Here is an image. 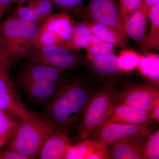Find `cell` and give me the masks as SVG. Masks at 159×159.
<instances>
[{"instance_id": "1", "label": "cell", "mask_w": 159, "mask_h": 159, "mask_svg": "<svg viewBox=\"0 0 159 159\" xmlns=\"http://www.w3.org/2000/svg\"><path fill=\"white\" fill-rule=\"evenodd\" d=\"M95 90L92 84L83 80L67 81L59 86L42 118L56 129L73 126L82 115Z\"/></svg>"}, {"instance_id": "2", "label": "cell", "mask_w": 159, "mask_h": 159, "mask_svg": "<svg viewBox=\"0 0 159 159\" xmlns=\"http://www.w3.org/2000/svg\"><path fill=\"white\" fill-rule=\"evenodd\" d=\"M120 92L113 83L95 90L83 112L78 131L80 140H85L90 133L105 122L118 102Z\"/></svg>"}, {"instance_id": "3", "label": "cell", "mask_w": 159, "mask_h": 159, "mask_svg": "<svg viewBox=\"0 0 159 159\" xmlns=\"http://www.w3.org/2000/svg\"><path fill=\"white\" fill-rule=\"evenodd\" d=\"M40 26L13 15L0 25L10 66L27 56L39 34Z\"/></svg>"}, {"instance_id": "4", "label": "cell", "mask_w": 159, "mask_h": 159, "mask_svg": "<svg viewBox=\"0 0 159 159\" xmlns=\"http://www.w3.org/2000/svg\"><path fill=\"white\" fill-rule=\"evenodd\" d=\"M57 130L40 117L33 115L30 119L22 121L8 148L35 158L49 137Z\"/></svg>"}, {"instance_id": "5", "label": "cell", "mask_w": 159, "mask_h": 159, "mask_svg": "<svg viewBox=\"0 0 159 159\" xmlns=\"http://www.w3.org/2000/svg\"><path fill=\"white\" fill-rule=\"evenodd\" d=\"M154 125L152 121L137 125L106 122L94 129L85 139L107 147L131 137L149 134Z\"/></svg>"}, {"instance_id": "6", "label": "cell", "mask_w": 159, "mask_h": 159, "mask_svg": "<svg viewBox=\"0 0 159 159\" xmlns=\"http://www.w3.org/2000/svg\"><path fill=\"white\" fill-rule=\"evenodd\" d=\"M87 21L109 26L126 36L118 0H90L83 11Z\"/></svg>"}, {"instance_id": "7", "label": "cell", "mask_w": 159, "mask_h": 159, "mask_svg": "<svg viewBox=\"0 0 159 159\" xmlns=\"http://www.w3.org/2000/svg\"><path fill=\"white\" fill-rule=\"evenodd\" d=\"M27 56L32 62L65 70L75 68L80 63L75 54L58 45L32 47Z\"/></svg>"}, {"instance_id": "8", "label": "cell", "mask_w": 159, "mask_h": 159, "mask_svg": "<svg viewBox=\"0 0 159 159\" xmlns=\"http://www.w3.org/2000/svg\"><path fill=\"white\" fill-rule=\"evenodd\" d=\"M9 67L7 63H0V110L25 121L33 115L26 108L13 89L9 78Z\"/></svg>"}, {"instance_id": "9", "label": "cell", "mask_w": 159, "mask_h": 159, "mask_svg": "<svg viewBox=\"0 0 159 159\" xmlns=\"http://www.w3.org/2000/svg\"><path fill=\"white\" fill-rule=\"evenodd\" d=\"M158 102V87L148 84L132 85L125 88L120 92L118 100V102L146 111H150Z\"/></svg>"}, {"instance_id": "10", "label": "cell", "mask_w": 159, "mask_h": 159, "mask_svg": "<svg viewBox=\"0 0 159 159\" xmlns=\"http://www.w3.org/2000/svg\"><path fill=\"white\" fill-rule=\"evenodd\" d=\"M27 6H18L13 14L24 20L41 25L53 14L51 0H30Z\"/></svg>"}, {"instance_id": "11", "label": "cell", "mask_w": 159, "mask_h": 159, "mask_svg": "<svg viewBox=\"0 0 159 159\" xmlns=\"http://www.w3.org/2000/svg\"><path fill=\"white\" fill-rule=\"evenodd\" d=\"M67 129H57L49 137L40 152V159H66L72 145Z\"/></svg>"}, {"instance_id": "12", "label": "cell", "mask_w": 159, "mask_h": 159, "mask_svg": "<svg viewBox=\"0 0 159 159\" xmlns=\"http://www.w3.org/2000/svg\"><path fill=\"white\" fill-rule=\"evenodd\" d=\"M149 134L131 137L113 144L110 159H144V146Z\"/></svg>"}, {"instance_id": "13", "label": "cell", "mask_w": 159, "mask_h": 159, "mask_svg": "<svg viewBox=\"0 0 159 159\" xmlns=\"http://www.w3.org/2000/svg\"><path fill=\"white\" fill-rule=\"evenodd\" d=\"M153 120L150 111L141 110L123 102H118L104 123L117 122L137 125Z\"/></svg>"}, {"instance_id": "14", "label": "cell", "mask_w": 159, "mask_h": 159, "mask_svg": "<svg viewBox=\"0 0 159 159\" xmlns=\"http://www.w3.org/2000/svg\"><path fill=\"white\" fill-rule=\"evenodd\" d=\"M65 70L41 64H32L25 69L20 77L22 84L32 82L60 83Z\"/></svg>"}, {"instance_id": "15", "label": "cell", "mask_w": 159, "mask_h": 159, "mask_svg": "<svg viewBox=\"0 0 159 159\" xmlns=\"http://www.w3.org/2000/svg\"><path fill=\"white\" fill-rule=\"evenodd\" d=\"M73 26L70 16L62 12L51 15L41 25L40 29L54 33L65 48L72 36Z\"/></svg>"}, {"instance_id": "16", "label": "cell", "mask_w": 159, "mask_h": 159, "mask_svg": "<svg viewBox=\"0 0 159 159\" xmlns=\"http://www.w3.org/2000/svg\"><path fill=\"white\" fill-rule=\"evenodd\" d=\"M148 16L142 9L134 12L124 22L126 36L142 43L146 37Z\"/></svg>"}, {"instance_id": "17", "label": "cell", "mask_w": 159, "mask_h": 159, "mask_svg": "<svg viewBox=\"0 0 159 159\" xmlns=\"http://www.w3.org/2000/svg\"><path fill=\"white\" fill-rule=\"evenodd\" d=\"M92 33L99 39L115 47L125 48L127 44L126 36L109 26L100 23L87 21Z\"/></svg>"}, {"instance_id": "18", "label": "cell", "mask_w": 159, "mask_h": 159, "mask_svg": "<svg viewBox=\"0 0 159 159\" xmlns=\"http://www.w3.org/2000/svg\"><path fill=\"white\" fill-rule=\"evenodd\" d=\"M93 36L87 22L77 23L73 26L72 36L65 48L74 51L81 48L87 49L90 46Z\"/></svg>"}, {"instance_id": "19", "label": "cell", "mask_w": 159, "mask_h": 159, "mask_svg": "<svg viewBox=\"0 0 159 159\" xmlns=\"http://www.w3.org/2000/svg\"><path fill=\"white\" fill-rule=\"evenodd\" d=\"M59 83L53 82H32L22 84L29 96L35 100L46 101L54 97Z\"/></svg>"}, {"instance_id": "20", "label": "cell", "mask_w": 159, "mask_h": 159, "mask_svg": "<svg viewBox=\"0 0 159 159\" xmlns=\"http://www.w3.org/2000/svg\"><path fill=\"white\" fill-rule=\"evenodd\" d=\"M148 17L150 22L149 34L141 43L143 51H147L152 48L159 49V2L150 9Z\"/></svg>"}, {"instance_id": "21", "label": "cell", "mask_w": 159, "mask_h": 159, "mask_svg": "<svg viewBox=\"0 0 159 159\" xmlns=\"http://www.w3.org/2000/svg\"><path fill=\"white\" fill-rule=\"evenodd\" d=\"M89 61L93 70L100 75H113L122 71L118 57L114 54L94 57Z\"/></svg>"}, {"instance_id": "22", "label": "cell", "mask_w": 159, "mask_h": 159, "mask_svg": "<svg viewBox=\"0 0 159 159\" xmlns=\"http://www.w3.org/2000/svg\"><path fill=\"white\" fill-rule=\"evenodd\" d=\"M13 115L0 110V136L9 141L17 130L20 122Z\"/></svg>"}, {"instance_id": "23", "label": "cell", "mask_w": 159, "mask_h": 159, "mask_svg": "<svg viewBox=\"0 0 159 159\" xmlns=\"http://www.w3.org/2000/svg\"><path fill=\"white\" fill-rule=\"evenodd\" d=\"M115 46L105 42L93 34L90 46L87 49V55L89 60L95 57L113 54L116 52Z\"/></svg>"}, {"instance_id": "24", "label": "cell", "mask_w": 159, "mask_h": 159, "mask_svg": "<svg viewBox=\"0 0 159 159\" xmlns=\"http://www.w3.org/2000/svg\"><path fill=\"white\" fill-rule=\"evenodd\" d=\"M141 55L135 51L124 50L119 53L118 59L123 72L133 70L138 67Z\"/></svg>"}, {"instance_id": "25", "label": "cell", "mask_w": 159, "mask_h": 159, "mask_svg": "<svg viewBox=\"0 0 159 159\" xmlns=\"http://www.w3.org/2000/svg\"><path fill=\"white\" fill-rule=\"evenodd\" d=\"M159 159V130L148 137L144 148V159Z\"/></svg>"}, {"instance_id": "26", "label": "cell", "mask_w": 159, "mask_h": 159, "mask_svg": "<svg viewBox=\"0 0 159 159\" xmlns=\"http://www.w3.org/2000/svg\"><path fill=\"white\" fill-rule=\"evenodd\" d=\"M53 45H58L64 47L62 42L54 33L40 29L39 34L32 47L40 48Z\"/></svg>"}, {"instance_id": "27", "label": "cell", "mask_w": 159, "mask_h": 159, "mask_svg": "<svg viewBox=\"0 0 159 159\" xmlns=\"http://www.w3.org/2000/svg\"><path fill=\"white\" fill-rule=\"evenodd\" d=\"M121 16L125 21L134 12L142 8V0H118Z\"/></svg>"}, {"instance_id": "28", "label": "cell", "mask_w": 159, "mask_h": 159, "mask_svg": "<svg viewBox=\"0 0 159 159\" xmlns=\"http://www.w3.org/2000/svg\"><path fill=\"white\" fill-rule=\"evenodd\" d=\"M84 0H51L57 7L63 11L73 10L80 6Z\"/></svg>"}, {"instance_id": "29", "label": "cell", "mask_w": 159, "mask_h": 159, "mask_svg": "<svg viewBox=\"0 0 159 159\" xmlns=\"http://www.w3.org/2000/svg\"><path fill=\"white\" fill-rule=\"evenodd\" d=\"M30 157L19 152L8 149L0 152V159H29Z\"/></svg>"}, {"instance_id": "30", "label": "cell", "mask_w": 159, "mask_h": 159, "mask_svg": "<svg viewBox=\"0 0 159 159\" xmlns=\"http://www.w3.org/2000/svg\"><path fill=\"white\" fill-rule=\"evenodd\" d=\"M159 57H157L153 61L146 76L147 78L158 84L159 83Z\"/></svg>"}, {"instance_id": "31", "label": "cell", "mask_w": 159, "mask_h": 159, "mask_svg": "<svg viewBox=\"0 0 159 159\" xmlns=\"http://www.w3.org/2000/svg\"><path fill=\"white\" fill-rule=\"evenodd\" d=\"M7 63L9 65L8 52L0 27V63Z\"/></svg>"}, {"instance_id": "32", "label": "cell", "mask_w": 159, "mask_h": 159, "mask_svg": "<svg viewBox=\"0 0 159 159\" xmlns=\"http://www.w3.org/2000/svg\"><path fill=\"white\" fill-rule=\"evenodd\" d=\"M159 2V0H142V8L148 16V12L154 5Z\"/></svg>"}, {"instance_id": "33", "label": "cell", "mask_w": 159, "mask_h": 159, "mask_svg": "<svg viewBox=\"0 0 159 159\" xmlns=\"http://www.w3.org/2000/svg\"><path fill=\"white\" fill-rule=\"evenodd\" d=\"M12 3L13 0H0V19L7 12Z\"/></svg>"}, {"instance_id": "34", "label": "cell", "mask_w": 159, "mask_h": 159, "mask_svg": "<svg viewBox=\"0 0 159 159\" xmlns=\"http://www.w3.org/2000/svg\"><path fill=\"white\" fill-rule=\"evenodd\" d=\"M152 119L156 120L157 122L159 121V102H157L153 108L150 111Z\"/></svg>"}, {"instance_id": "35", "label": "cell", "mask_w": 159, "mask_h": 159, "mask_svg": "<svg viewBox=\"0 0 159 159\" xmlns=\"http://www.w3.org/2000/svg\"><path fill=\"white\" fill-rule=\"evenodd\" d=\"M29 1L30 0H13L14 3H17L18 6H23L25 3Z\"/></svg>"}, {"instance_id": "36", "label": "cell", "mask_w": 159, "mask_h": 159, "mask_svg": "<svg viewBox=\"0 0 159 159\" xmlns=\"http://www.w3.org/2000/svg\"><path fill=\"white\" fill-rule=\"evenodd\" d=\"M8 140L0 136V147H2L8 142Z\"/></svg>"}]
</instances>
